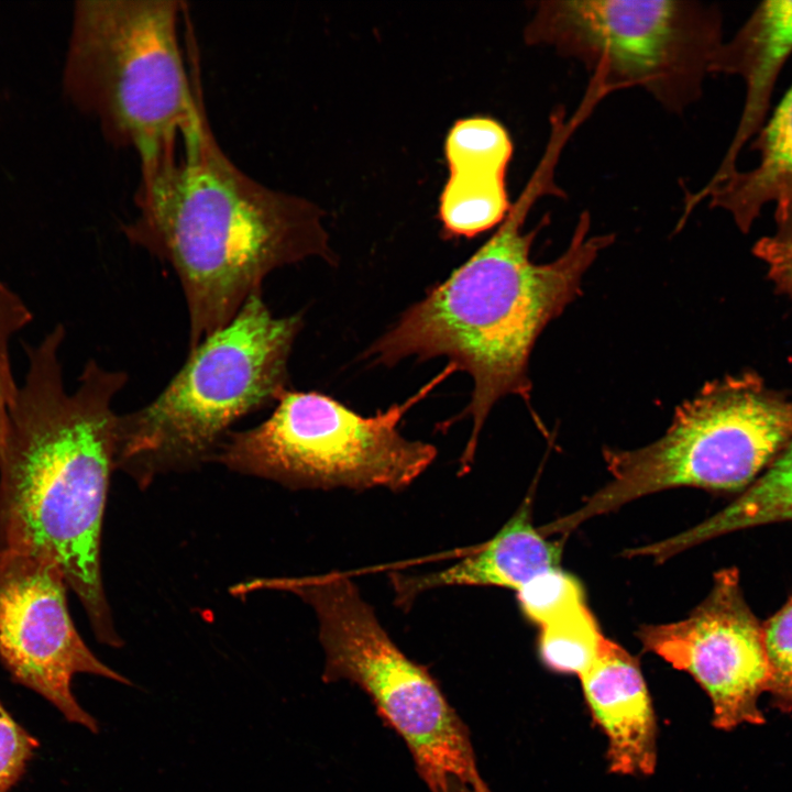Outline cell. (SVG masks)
Listing matches in <instances>:
<instances>
[{
  "mask_svg": "<svg viewBox=\"0 0 792 792\" xmlns=\"http://www.w3.org/2000/svg\"><path fill=\"white\" fill-rule=\"evenodd\" d=\"M56 326L26 349L28 369L0 448V550L52 560L87 614L97 639L119 647L105 593L100 540L116 468V396L129 377L86 362L66 388Z\"/></svg>",
  "mask_w": 792,
  "mask_h": 792,
  "instance_id": "cell-1",
  "label": "cell"
},
{
  "mask_svg": "<svg viewBox=\"0 0 792 792\" xmlns=\"http://www.w3.org/2000/svg\"><path fill=\"white\" fill-rule=\"evenodd\" d=\"M564 144L551 138L537 168L493 235L442 283L407 308L366 351L373 362L394 365L415 356H446L473 381L471 400L461 417L473 427L462 454L466 468L494 405L508 395L530 403L528 364L532 348L550 321L580 294L582 278L613 234H590L583 212L568 249L550 263L530 258L541 224L524 231L540 198L563 197L554 170ZM460 417V418H461Z\"/></svg>",
  "mask_w": 792,
  "mask_h": 792,
  "instance_id": "cell-2",
  "label": "cell"
},
{
  "mask_svg": "<svg viewBox=\"0 0 792 792\" xmlns=\"http://www.w3.org/2000/svg\"><path fill=\"white\" fill-rule=\"evenodd\" d=\"M180 141L179 156L140 168L136 213L122 232L175 272L190 350L262 293L273 271L314 256L333 262V253L323 210L244 173L207 116Z\"/></svg>",
  "mask_w": 792,
  "mask_h": 792,
  "instance_id": "cell-3",
  "label": "cell"
},
{
  "mask_svg": "<svg viewBox=\"0 0 792 792\" xmlns=\"http://www.w3.org/2000/svg\"><path fill=\"white\" fill-rule=\"evenodd\" d=\"M177 0L77 1L62 76L64 96L140 168L176 154L206 117L198 77L179 42Z\"/></svg>",
  "mask_w": 792,
  "mask_h": 792,
  "instance_id": "cell-4",
  "label": "cell"
},
{
  "mask_svg": "<svg viewBox=\"0 0 792 792\" xmlns=\"http://www.w3.org/2000/svg\"><path fill=\"white\" fill-rule=\"evenodd\" d=\"M300 314L274 316L252 295L224 327L190 349L148 404L118 414L116 468L140 484L213 458L241 418L275 405L288 389V360Z\"/></svg>",
  "mask_w": 792,
  "mask_h": 792,
  "instance_id": "cell-5",
  "label": "cell"
},
{
  "mask_svg": "<svg viewBox=\"0 0 792 792\" xmlns=\"http://www.w3.org/2000/svg\"><path fill=\"white\" fill-rule=\"evenodd\" d=\"M791 439L792 398L756 371L707 382L675 408L656 441L631 450L604 449L610 480L544 531L565 536L588 519L673 487L745 491Z\"/></svg>",
  "mask_w": 792,
  "mask_h": 792,
  "instance_id": "cell-6",
  "label": "cell"
},
{
  "mask_svg": "<svg viewBox=\"0 0 792 792\" xmlns=\"http://www.w3.org/2000/svg\"><path fill=\"white\" fill-rule=\"evenodd\" d=\"M263 588L295 593L316 613L324 652L322 680L350 681L406 743L431 792L450 780L491 792L477 770L468 727L437 680L392 640L374 609L344 575L263 580Z\"/></svg>",
  "mask_w": 792,
  "mask_h": 792,
  "instance_id": "cell-7",
  "label": "cell"
},
{
  "mask_svg": "<svg viewBox=\"0 0 792 792\" xmlns=\"http://www.w3.org/2000/svg\"><path fill=\"white\" fill-rule=\"evenodd\" d=\"M524 38L582 63L604 96L639 87L679 113L702 95L724 42L723 16L696 1L546 0Z\"/></svg>",
  "mask_w": 792,
  "mask_h": 792,
  "instance_id": "cell-8",
  "label": "cell"
},
{
  "mask_svg": "<svg viewBox=\"0 0 792 792\" xmlns=\"http://www.w3.org/2000/svg\"><path fill=\"white\" fill-rule=\"evenodd\" d=\"M453 371L449 364L406 402L369 417L328 395L286 389L265 420L229 432L213 459L297 488L404 490L429 468L437 449L405 438L398 425Z\"/></svg>",
  "mask_w": 792,
  "mask_h": 792,
  "instance_id": "cell-9",
  "label": "cell"
},
{
  "mask_svg": "<svg viewBox=\"0 0 792 792\" xmlns=\"http://www.w3.org/2000/svg\"><path fill=\"white\" fill-rule=\"evenodd\" d=\"M67 583L50 559L0 550V661L11 679L54 705L69 722L98 733V722L77 702L76 674L131 685L101 662L78 634L66 600Z\"/></svg>",
  "mask_w": 792,
  "mask_h": 792,
  "instance_id": "cell-10",
  "label": "cell"
},
{
  "mask_svg": "<svg viewBox=\"0 0 792 792\" xmlns=\"http://www.w3.org/2000/svg\"><path fill=\"white\" fill-rule=\"evenodd\" d=\"M636 635L644 651L689 673L705 691L716 728L765 723L758 706L770 679L763 629L744 598L737 569L716 572L711 592L686 618L644 625Z\"/></svg>",
  "mask_w": 792,
  "mask_h": 792,
  "instance_id": "cell-11",
  "label": "cell"
},
{
  "mask_svg": "<svg viewBox=\"0 0 792 792\" xmlns=\"http://www.w3.org/2000/svg\"><path fill=\"white\" fill-rule=\"evenodd\" d=\"M508 131L490 117L457 121L444 142L449 175L439 200V219L449 238L471 239L496 226L512 202L506 170L513 155Z\"/></svg>",
  "mask_w": 792,
  "mask_h": 792,
  "instance_id": "cell-12",
  "label": "cell"
},
{
  "mask_svg": "<svg viewBox=\"0 0 792 792\" xmlns=\"http://www.w3.org/2000/svg\"><path fill=\"white\" fill-rule=\"evenodd\" d=\"M595 723L607 738L609 770L650 776L657 766V724L639 663L604 636L591 666L579 675Z\"/></svg>",
  "mask_w": 792,
  "mask_h": 792,
  "instance_id": "cell-13",
  "label": "cell"
},
{
  "mask_svg": "<svg viewBox=\"0 0 792 792\" xmlns=\"http://www.w3.org/2000/svg\"><path fill=\"white\" fill-rule=\"evenodd\" d=\"M791 55L792 1L787 0L761 2L714 54L710 73L739 76L746 95L730 146L708 183H716L737 169L741 148L766 122L777 80Z\"/></svg>",
  "mask_w": 792,
  "mask_h": 792,
  "instance_id": "cell-14",
  "label": "cell"
},
{
  "mask_svg": "<svg viewBox=\"0 0 792 792\" xmlns=\"http://www.w3.org/2000/svg\"><path fill=\"white\" fill-rule=\"evenodd\" d=\"M563 543L539 534L531 520L527 496L514 516L483 547L455 564L424 575L395 574L397 601L405 605L427 590L453 585H482L516 592L537 576L560 568Z\"/></svg>",
  "mask_w": 792,
  "mask_h": 792,
  "instance_id": "cell-15",
  "label": "cell"
},
{
  "mask_svg": "<svg viewBox=\"0 0 792 792\" xmlns=\"http://www.w3.org/2000/svg\"><path fill=\"white\" fill-rule=\"evenodd\" d=\"M751 141V150L759 153L757 166L736 169L689 194L684 216L707 199L711 208L727 211L748 233L766 205L776 204V211L792 209V86Z\"/></svg>",
  "mask_w": 792,
  "mask_h": 792,
  "instance_id": "cell-16",
  "label": "cell"
},
{
  "mask_svg": "<svg viewBox=\"0 0 792 792\" xmlns=\"http://www.w3.org/2000/svg\"><path fill=\"white\" fill-rule=\"evenodd\" d=\"M787 520H792V439L729 505L696 526L661 540L659 548L670 559L726 534Z\"/></svg>",
  "mask_w": 792,
  "mask_h": 792,
  "instance_id": "cell-17",
  "label": "cell"
},
{
  "mask_svg": "<svg viewBox=\"0 0 792 792\" xmlns=\"http://www.w3.org/2000/svg\"><path fill=\"white\" fill-rule=\"evenodd\" d=\"M603 638L592 612L582 602L540 627L539 654L549 669L579 676L594 661Z\"/></svg>",
  "mask_w": 792,
  "mask_h": 792,
  "instance_id": "cell-18",
  "label": "cell"
},
{
  "mask_svg": "<svg viewBox=\"0 0 792 792\" xmlns=\"http://www.w3.org/2000/svg\"><path fill=\"white\" fill-rule=\"evenodd\" d=\"M517 598L525 616L539 627L585 602L580 582L561 568L530 581L517 591Z\"/></svg>",
  "mask_w": 792,
  "mask_h": 792,
  "instance_id": "cell-19",
  "label": "cell"
},
{
  "mask_svg": "<svg viewBox=\"0 0 792 792\" xmlns=\"http://www.w3.org/2000/svg\"><path fill=\"white\" fill-rule=\"evenodd\" d=\"M763 641L769 664L768 691L772 704L792 711V597L763 625Z\"/></svg>",
  "mask_w": 792,
  "mask_h": 792,
  "instance_id": "cell-20",
  "label": "cell"
},
{
  "mask_svg": "<svg viewBox=\"0 0 792 792\" xmlns=\"http://www.w3.org/2000/svg\"><path fill=\"white\" fill-rule=\"evenodd\" d=\"M31 320L32 314L23 299L0 280V448L19 386L12 373L10 344Z\"/></svg>",
  "mask_w": 792,
  "mask_h": 792,
  "instance_id": "cell-21",
  "label": "cell"
},
{
  "mask_svg": "<svg viewBox=\"0 0 792 792\" xmlns=\"http://www.w3.org/2000/svg\"><path fill=\"white\" fill-rule=\"evenodd\" d=\"M776 231L759 239L754 255L765 263L774 290L792 301V209L774 211Z\"/></svg>",
  "mask_w": 792,
  "mask_h": 792,
  "instance_id": "cell-22",
  "label": "cell"
},
{
  "mask_svg": "<svg viewBox=\"0 0 792 792\" xmlns=\"http://www.w3.org/2000/svg\"><path fill=\"white\" fill-rule=\"evenodd\" d=\"M38 743L16 723L0 701V792L22 778Z\"/></svg>",
  "mask_w": 792,
  "mask_h": 792,
  "instance_id": "cell-23",
  "label": "cell"
},
{
  "mask_svg": "<svg viewBox=\"0 0 792 792\" xmlns=\"http://www.w3.org/2000/svg\"><path fill=\"white\" fill-rule=\"evenodd\" d=\"M444 792H479V791H476L471 785H469L462 781L452 779L449 781Z\"/></svg>",
  "mask_w": 792,
  "mask_h": 792,
  "instance_id": "cell-24",
  "label": "cell"
}]
</instances>
